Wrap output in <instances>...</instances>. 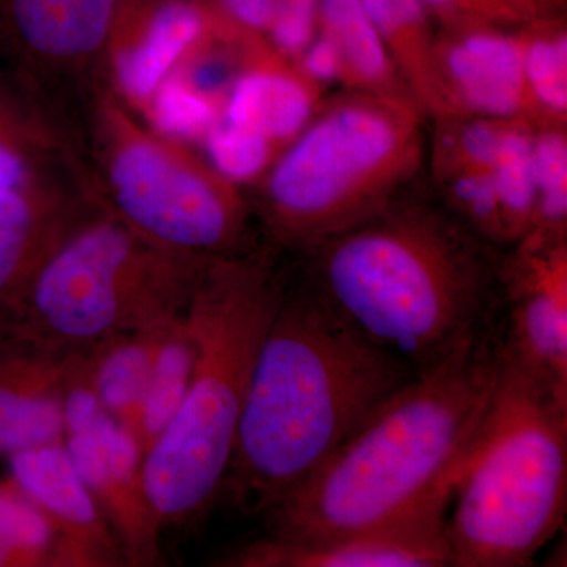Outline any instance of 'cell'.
Listing matches in <instances>:
<instances>
[{"instance_id":"f1b7e54d","label":"cell","mask_w":567,"mask_h":567,"mask_svg":"<svg viewBox=\"0 0 567 567\" xmlns=\"http://www.w3.org/2000/svg\"><path fill=\"white\" fill-rule=\"evenodd\" d=\"M298 61L305 76L317 85L331 84V82L346 84V69L341 52L328 33L323 32L322 35L312 40Z\"/></svg>"},{"instance_id":"30bf717a","label":"cell","mask_w":567,"mask_h":567,"mask_svg":"<svg viewBox=\"0 0 567 567\" xmlns=\"http://www.w3.org/2000/svg\"><path fill=\"white\" fill-rule=\"evenodd\" d=\"M499 295L503 349L567 399V241L525 238L507 249Z\"/></svg>"},{"instance_id":"8992f818","label":"cell","mask_w":567,"mask_h":567,"mask_svg":"<svg viewBox=\"0 0 567 567\" xmlns=\"http://www.w3.org/2000/svg\"><path fill=\"white\" fill-rule=\"evenodd\" d=\"M423 114L409 100L352 91L315 117L254 186V215L281 248L353 229L409 188L424 159Z\"/></svg>"},{"instance_id":"3957f363","label":"cell","mask_w":567,"mask_h":567,"mask_svg":"<svg viewBox=\"0 0 567 567\" xmlns=\"http://www.w3.org/2000/svg\"><path fill=\"white\" fill-rule=\"evenodd\" d=\"M499 331L416 372L270 511L275 539L309 543L409 516L453 491L496 385Z\"/></svg>"},{"instance_id":"7c38bea8","label":"cell","mask_w":567,"mask_h":567,"mask_svg":"<svg viewBox=\"0 0 567 567\" xmlns=\"http://www.w3.org/2000/svg\"><path fill=\"white\" fill-rule=\"evenodd\" d=\"M454 491V488H453ZM453 491L440 494L409 516L352 535L287 543L257 540L227 565L241 567H443L451 566L446 514Z\"/></svg>"},{"instance_id":"603a6c76","label":"cell","mask_w":567,"mask_h":567,"mask_svg":"<svg viewBox=\"0 0 567 567\" xmlns=\"http://www.w3.org/2000/svg\"><path fill=\"white\" fill-rule=\"evenodd\" d=\"M82 566L50 518L11 480L0 484V567Z\"/></svg>"},{"instance_id":"ac0fdd59","label":"cell","mask_w":567,"mask_h":567,"mask_svg":"<svg viewBox=\"0 0 567 567\" xmlns=\"http://www.w3.org/2000/svg\"><path fill=\"white\" fill-rule=\"evenodd\" d=\"M319 92L300 69L264 63L234 81L221 118L262 134L276 147L289 145L322 104Z\"/></svg>"},{"instance_id":"5bb4252c","label":"cell","mask_w":567,"mask_h":567,"mask_svg":"<svg viewBox=\"0 0 567 567\" xmlns=\"http://www.w3.org/2000/svg\"><path fill=\"white\" fill-rule=\"evenodd\" d=\"M436 65L456 115L539 125L527 89L520 41L494 31L436 40Z\"/></svg>"},{"instance_id":"277c9868","label":"cell","mask_w":567,"mask_h":567,"mask_svg":"<svg viewBox=\"0 0 567 567\" xmlns=\"http://www.w3.org/2000/svg\"><path fill=\"white\" fill-rule=\"evenodd\" d=\"M286 278L271 246L212 257L186 322L196 346L188 393L142 458V484L162 525L196 516L226 483L257 353Z\"/></svg>"},{"instance_id":"9c48e42d","label":"cell","mask_w":567,"mask_h":567,"mask_svg":"<svg viewBox=\"0 0 567 567\" xmlns=\"http://www.w3.org/2000/svg\"><path fill=\"white\" fill-rule=\"evenodd\" d=\"M147 0H0V66L76 144L82 111L114 82V55Z\"/></svg>"},{"instance_id":"cb8c5ba5","label":"cell","mask_w":567,"mask_h":567,"mask_svg":"<svg viewBox=\"0 0 567 567\" xmlns=\"http://www.w3.org/2000/svg\"><path fill=\"white\" fill-rule=\"evenodd\" d=\"M536 205L532 233L536 240H566L567 137L565 125H536L533 132Z\"/></svg>"},{"instance_id":"9a60e30c","label":"cell","mask_w":567,"mask_h":567,"mask_svg":"<svg viewBox=\"0 0 567 567\" xmlns=\"http://www.w3.org/2000/svg\"><path fill=\"white\" fill-rule=\"evenodd\" d=\"M9 464L11 483L50 518L82 566L126 565L117 536L85 487L65 440L11 454Z\"/></svg>"},{"instance_id":"4dcf8cb0","label":"cell","mask_w":567,"mask_h":567,"mask_svg":"<svg viewBox=\"0 0 567 567\" xmlns=\"http://www.w3.org/2000/svg\"><path fill=\"white\" fill-rule=\"evenodd\" d=\"M423 6L432 7V9H447V7L458 6L464 0H421Z\"/></svg>"},{"instance_id":"6da1fadb","label":"cell","mask_w":567,"mask_h":567,"mask_svg":"<svg viewBox=\"0 0 567 567\" xmlns=\"http://www.w3.org/2000/svg\"><path fill=\"white\" fill-rule=\"evenodd\" d=\"M315 281H286L257 353L226 483L268 513L415 375Z\"/></svg>"},{"instance_id":"4fadbf2b","label":"cell","mask_w":567,"mask_h":567,"mask_svg":"<svg viewBox=\"0 0 567 567\" xmlns=\"http://www.w3.org/2000/svg\"><path fill=\"white\" fill-rule=\"evenodd\" d=\"M65 445L85 487L117 536L126 565H158L163 525L145 495L144 456L132 432L103 412L66 432Z\"/></svg>"},{"instance_id":"d4e9b609","label":"cell","mask_w":567,"mask_h":567,"mask_svg":"<svg viewBox=\"0 0 567 567\" xmlns=\"http://www.w3.org/2000/svg\"><path fill=\"white\" fill-rule=\"evenodd\" d=\"M520 41L529 99L539 125H565L567 115L566 32L536 33Z\"/></svg>"},{"instance_id":"2e32d148","label":"cell","mask_w":567,"mask_h":567,"mask_svg":"<svg viewBox=\"0 0 567 567\" xmlns=\"http://www.w3.org/2000/svg\"><path fill=\"white\" fill-rule=\"evenodd\" d=\"M76 353L0 338V456L65 440L62 398Z\"/></svg>"},{"instance_id":"52a82bcc","label":"cell","mask_w":567,"mask_h":567,"mask_svg":"<svg viewBox=\"0 0 567 567\" xmlns=\"http://www.w3.org/2000/svg\"><path fill=\"white\" fill-rule=\"evenodd\" d=\"M76 145L104 210L153 244L205 259L259 246L244 186L188 145L148 126L115 82L89 100Z\"/></svg>"},{"instance_id":"7a4b0ae2","label":"cell","mask_w":567,"mask_h":567,"mask_svg":"<svg viewBox=\"0 0 567 567\" xmlns=\"http://www.w3.org/2000/svg\"><path fill=\"white\" fill-rule=\"evenodd\" d=\"M440 200L409 188L353 229L309 249L312 281L413 372L494 331L502 254Z\"/></svg>"},{"instance_id":"ba28073f","label":"cell","mask_w":567,"mask_h":567,"mask_svg":"<svg viewBox=\"0 0 567 567\" xmlns=\"http://www.w3.org/2000/svg\"><path fill=\"white\" fill-rule=\"evenodd\" d=\"M207 260L153 244L103 207L41 267L0 338L80 350L167 327L188 311Z\"/></svg>"},{"instance_id":"ffe728a7","label":"cell","mask_w":567,"mask_h":567,"mask_svg":"<svg viewBox=\"0 0 567 567\" xmlns=\"http://www.w3.org/2000/svg\"><path fill=\"white\" fill-rule=\"evenodd\" d=\"M319 10L323 32L334 40L341 52L346 84L352 91L412 102L382 37L360 0H320Z\"/></svg>"},{"instance_id":"484cf974","label":"cell","mask_w":567,"mask_h":567,"mask_svg":"<svg viewBox=\"0 0 567 567\" xmlns=\"http://www.w3.org/2000/svg\"><path fill=\"white\" fill-rule=\"evenodd\" d=\"M276 148L262 134L223 118L207 133L208 159L237 185L259 178L275 162Z\"/></svg>"},{"instance_id":"44dd1931","label":"cell","mask_w":567,"mask_h":567,"mask_svg":"<svg viewBox=\"0 0 567 567\" xmlns=\"http://www.w3.org/2000/svg\"><path fill=\"white\" fill-rule=\"evenodd\" d=\"M171 324L115 336L91 346L93 385L104 412L130 432H133L155 354Z\"/></svg>"},{"instance_id":"e0dca14e","label":"cell","mask_w":567,"mask_h":567,"mask_svg":"<svg viewBox=\"0 0 567 567\" xmlns=\"http://www.w3.org/2000/svg\"><path fill=\"white\" fill-rule=\"evenodd\" d=\"M63 171L87 175L73 137L0 66V192Z\"/></svg>"},{"instance_id":"5b68a950","label":"cell","mask_w":567,"mask_h":567,"mask_svg":"<svg viewBox=\"0 0 567 567\" xmlns=\"http://www.w3.org/2000/svg\"><path fill=\"white\" fill-rule=\"evenodd\" d=\"M567 399L505 352L446 514L453 567L529 566L566 517Z\"/></svg>"},{"instance_id":"7402d4cb","label":"cell","mask_w":567,"mask_h":567,"mask_svg":"<svg viewBox=\"0 0 567 567\" xmlns=\"http://www.w3.org/2000/svg\"><path fill=\"white\" fill-rule=\"evenodd\" d=\"M194 361L196 346L185 315L164 333L137 409L132 434L142 456L155 445L181 409L192 382Z\"/></svg>"},{"instance_id":"83f0119b","label":"cell","mask_w":567,"mask_h":567,"mask_svg":"<svg viewBox=\"0 0 567 567\" xmlns=\"http://www.w3.org/2000/svg\"><path fill=\"white\" fill-rule=\"evenodd\" d=\"M317 0H286L281 13L271 25L274 43L281 54L300 59L315 40Z\"/></svg>"},{"instance_id":"4316f807","label":"cell","mask_w":567,"mask_h":567,"mask_svg":"<svg viewBox=\"0 0 567 567\" xmlns=\"http://www.w3.org/2000/svg\"><path fill=\"white\" fill-rule=\"evenodd\" d=\"M162 92L152 96L153 115L169 132L207 136L216 121V110L200 92L178 82L162 81ZM158 85V87H159Z\"/></svg>"},{"instance_id":"f546056e","label":"cell","mask_w":567,"mask_h":567,"mask_svg":"<svg viewBox=\"0 0 567 567\" xmlns=\"http://www.w3.org/2000/svg\"><path fill=\"white\" fill-rule=\"evenodd\" d=\"M235 18L254 29H270L286 0H224Z\"/></svg>"},{"instance_id":"8fae6325","label":"cell","mask_w":567,"mask_h":567,"mask_svg":"<svg viewBox=\"0 0 567 567\" xmlns=\"http://www.w3.org/2000/svg\"><path fill=\"white\" fill-rule=\"evenodd\" d=\"M102 210L87 175L78 171L0 192V333L41 267Z\"/></svg>"},{"instance_id":"d6986e66","label":"cell","mask_w":567,"mask_h":567,"mask_svg":"<svg viewBox=\"0 0 567 567\" xmlns=\"http://www.w3.org/2000/svg\"><path fill=\"white\" fill-rule=\"evenodd\" d=\"M382 37L410 99L432 122L456 115L436 65V40L421 0H360Z\"/></svg>"}]
</instances>
